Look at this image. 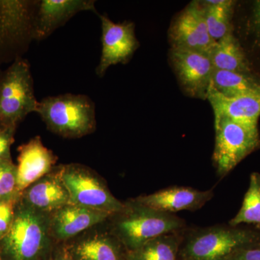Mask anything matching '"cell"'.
<instances>
[{
  "instance_id": "obj_1",
  "label": "cell",
  "mask_w": 260,
  "mask_h": 260,
  "mask_svg": "<svg viewBox=\"0 0 260 260\" xmlns=\"http://www.w3.org/2000/svg\"><path fill=\"white\" fill-rule=\"evenodd\" d=\"M124 204V209L111 216L110 232L126 251L136 250L154 238L186 229L184 220L174 214L152 209L134 199Z\"/></svg>"
},
{
  "instance_id": "obj_2",
  "label": "cell",
  "mask_w": 260,
  "mask_h": 260,
  "mask_svg": "<svg viewBox=\"0 0 260 260\" xmlns=\"http://www.w3.org/2000/svg\"><path fill=\"white\" fill-rule=\"evenodd\" d=\"M50 214L42 213L19 200L9 232L0 241L5 260H40L50 244Z\"/></svg>"
},
{
  "instance_id": "obj_22",
  "label": "cell",
  "mask_w": 260,
  "mask_h": 260,
  "mask_svg": "<svg viewBox=\"0 0 260 260\" xmlns=\"http://www.w3.org/2000/svg\"><path fill=\"white\" fill-rule=\"evenodd\" d=\"M210 87L224 96L232 97L259 88L260 80L254 75L214 70Z\"/></svg>"
},
{
  "instance_id": "obj_29",
  "label": "cell",
  "mask_w": 260,
  "mask_h": 260,
  "mask_svg": "<svg viewBox=\"0 0 260 260\" xmlns=\"http://www.w3.org/2000/svg\"><path fill=\"white\" fill-rule=\"evenodd\" d=\"M54 260H73V259L70 257V256L68 254V252L65 251V252L60 254V255L56 256Z\"/></svg>"
},
{
  "instance_id": "obj_7",
  "label": "cell",
  "mask_w": 260,
  "mask_h": 260,
  "mask_svg": "<svg viewBox=\"0 0 260 260\" xmlns=\"http://www.w3.org/2000/svg\"><path fill=\"white\" fill-rule=\"evenodd\" d=\"M39 0H0V68L23 57L34 40Z\"/></svg>"
},
{
  "instance_id": "obj_10",
  "label": "cell",
  "mask_w": 260,
  "mask_h": 260,
  "mask_svg": "<svg viewBox=\"0 0 260 260\" xmlns=\"http://www.w3.org/2000/svg\"><path fill=\"white\" fill-rule=\"evenodd\" d=\"M172 48L200 51L210 55L215 46L199 2H192L176 17L169 31Z\"/></svg>"
},
{
  "instance_id": "obj_17",
  "label": "cell",
  "mask_w": 260,
  "mask_h": 260,
  "mask_svg": "<svg viewBox=\"0 0 260 260\" xmlns=\"http://www.w3.org/2000/svg\"><path fill=\"white\" fill-rule=\"evenodd\" d=\"M206 99L211 104L215 118L224 116L235 120L258 123L260 116V87L247 93L226 97L210 86Z\"/></svg>"
},
{
  "instance_id": "obj_31",
  "label": "cell",
  "mask_w": 260,
  "mask_h": 260,
  "mask_svg": "<svg viewBox=\"0 0 260 260\" xmlns=\"http://www.w3.org/2000/svg\"><path fill=\"white\" fill-rule=\"evenodd\" d=\"M2 72H3V71H2L1 68H0V75H1Z\"/></svg>"
},
{
  "instance_id": "obj_6",
  "label": "cell",
  "mask_w": 260,
  "mask_h": 260,
  "mask_svg": "<svg viewBox=\"0 0 260 260\" xmlns=\"http://www.w3.org/2000/svg\"><path fill=\"white\" fill-rule=\"evenodd\" d=\"M215 143L213 160L219 177L229 174L238 164L260 148L258 123L215 118Z\"/></svg>"
},
{
  "instance_id": "obj_30",
  "label": "cell",
  "mask_w": 260,
  "mask_h": 260,
  "mask_svg": "<svg viewBox=\"0 0 260 260\" xmlns=\"http://www.w3.org/2000/svg\"><path fill=\"white\" fill-rule=\"evenodd\" d=\"M0 260H5V259H3V258H2L1 256H0Z\"/></svg>"
},
{
  "instance_id": "obj_15",
  "label": "cell",
  "mask_w": 260,
  "mask_h": 260,
  "mask_svg": "<svg viewBox=\"0 0 260 260\" xmlns=\"http://www.w3.org/2000/svg\"><path fill=\"white\" fill-rule=\"evenodd\" d=\"M111 216L104 212L70 203L50 214L51 237L61 242L69 240Z\"/></svg>"
},
{
  "instance_id": "obj_4",
  "label": "cell",
  "mask_w": 260,
  "mask_h": 260,
  "mask_svg": "<svg viewBox=\"0 0 260 260\" xmlns=\"http://www.w3.org/2000/svg\"><path fill=\"white\" fill-rule=\"evenodd\" d=\"M36 113L49 131L61 138H83L96 128L95 104L85 95L66 93L44 98Z\"/></svg>"
},
{
  "instance_id": "obj_16",
  "label": "cell",
  "mask_w": 260,
  "mask_h": 260,
  "mask_svg": "<svg viewBox=\"0 0 260 260\" xmlns=\"http://www.w3.org/2000/svg\"><path fill=\"white\" fill-rule=\"evenodd\" d=\"M20 200L30 208L51 214L70 204V194L61 181L57 167L25 189Z\"/></svg>"
},
{
  "instance_id": "obj_13",
  "label": "cell",
  "mask_w": 260,
  "mask_h": 260,
  "mask_svg": "<svg viewBox=\"0 0 260 260\" xmlns=\"http://www.w3.org/2000/svg\"><path fill=\"white\" fill-rule=\"evenodd\" d=\"M17 169V191L18 194L41 178L52 172L58 157L43 144L37 136L18 147Z\"/></svg>"
},
{
  "instance_id": "obj_23",
  "label": "cell",
  "mask_w": 260,
  "mask_h": 260,
  "mask_svg": "<svg viewBox=\"0 0 260 260\" xmlns=\"http://www.w3.org/2000/svg\"><path fill=\"white\" fill-rule=\"evenodd\" d=\"M242 223L253 225L260 231V174L253 172L249 179V185L244 195L239 213L229 221V225L239 226Z\"/></svg>"
},
{
  "instance_id": "obj_26",
  "label": "cell",
  "mask_w": 260,
  "mask_h": 260,
  "mask_svg": "<svg viewBox=\"0 0 260 260\" xmlns=\"http://www.w3.org/2000/svg\"><path fill=\"white\" fill-rule=\"evenodd\" d=\"M16 129L14 126H0V161H11L10 149L15 141Z\"/></svg>"
},
{
  "instance_id": "obj_28",
  "label": "cell",
  "mask_w": 260,
  "mask_h": 260,
  "mask_svg": "<svg viewBox=\"0 0 260 260\" xmlns=\"http://www.w3.org/2000/svg\"><path fill=\"white\" fill-rule=\"evenodd\" d=\"M229 260H260V241L244 246Z\"/></svg>"
},
{
  "instance_id": "obj_25",
  "label": "cell",
  "mask_w": 260,
  "mask_h": 260,
  "mask_svg": "<svg viewBox=\"0 0 260 260\" xmlns=\"http://www.w3.org/2000/svg\"><path fill=\"white\" fill-rule=\"evenodd\" d=\"M20 196L0 200V241L8 234L13 223L15 208Z\"/></svg>"
},
{
  "instance_id": "obj_8",
  "label": "cell",
  "mask_w": 260,
  "mask_h": 260,
  "mask_svg": "<svg viewBox=\"0 0 260 260\" xmlns=\"http://www.w3.org/2000/svg\"><path fill=\"white\" fill-rule=\"evenodd\" d=\"M58 172L70 194V203L114 215L125 207L105 181L90 168L78 164L61 165Z\"/></svg>"
},
{
  "instance_id": "obj_12",
  "label": "cell",
  "mask_w": 260,
  "mask_h": 260,
  "mask_svg": "<svg viewBox=\"0 0 260 260\" xmlns=\"http://www.w3.org/2000/svg\"><path fill=\"white\" fill-rule=\"evenodd\" d=\"M94 0H39L34 23V40L47 39L75 15L84 11L97 13Z\"/></svg>"
},
{
  "instance_id": "obj_21",
  "label": "cell",
  "mask_w": 260,
  "mask_h": 260,
  "mask_svg": "<svg viewBox=\"0 0 260 260\" xmlns=\"http://www.w3.org/2000/svg\"><path fill=\"white\" fill-rule=\"evenodd\" d=\"M201 4L208 31L215 42L233 32L232 21L235 1H205Z\"/></svg>"
},
{
  "instance_id": "obj_3",
  "label": "cell",
  "mask_w": 260,
  "mask_h": 260,
  "mask_svg": "<svg viewBox=\"0 0 260 260\" xmlns=\"http://www.w3.org/2000/svg\"><path fill=\"white\" fill-rule=\"evenodd\" d=\"M260 241V231L231 225L185 229L179 260H229L238 250Z\"/></svg>"
},
{
  "instance_id": "obj_14",
  "label": "cell",
  "mask_w": 260,
  "mask_h": 260,
  "mask_svg": "<svg viewBox=\"0 0 260 260\" xmlns=\"http://www.w3.org/2000/svg\"><path fill=\"white\" fill-rule=\"evenodd\" d=\"M214 196L213 189L200 191L187 186H174L135 198L140 204L152 209L174 214L181 210H199Z\"/></svg>"
},
{
  "instance_id": "obj_27",
  "label": "cell",
  "mask_w": 260,
  "mask_h": 260,
  "mask_svg": "<svg viewBox=\"0 0 260 260\" xmlns=\"http://www.w3.org/2000/svg\"><path fill=\"white\" fill-rule=\"evenodd\" d=\"M247 31L252 37L253 46L260 51V0L253 3L250 19L247 23Z\"/></svg>"
},
{
  "instance_id": "obj_19",
  "label": "cell",
  "mask_w": 260,
  "mask_h": 260,
  "mask_svg": "<svg viewBox=\"0 0 260 260\" xmlns=\"http://www.w3.org/2000/svg\"><path fill=\"white\" fill-rule=\"evenodd\" d=\"M210 56L215 70L237 72L257 77L251 68L242 44L233 32L215 43Z\"/></svg>"
},
{
  "instance_id": "obj_18",
  "label": "cell",
  "mask_w": 260,
  "mask_h": 260,
  "mask_svg": "<svg viewBox=\"0 0 260 260\" xmlns=\"http://www.w3.org/2000/svg\"><path fill=\"white\" fill-rule=\"evenodd\" d=\"M66 251L73 260H126V249L111 232L83 238Z\"/></svg>"
},
{
  "instance_id": "obj_11",
  "label": "cell",
  "mask_w": 260,
  "mask_h": 260,
  "mask_svg": "<svg viewBox=\"0 0 260 260\" xmlns=\"http://www.w3.org/2000/svg\"><path fill=\"white\" fill-rule=\"evenodd\" d=\"M170 59L186 93L191 97L206 99L215 70L209 54L172 48Z\"/></svg>"
},
{
  "instance_id": "obj_20",
  "label": "cell",
  "mask_w": 260,
  "mask_h": 260,
  "mask_svg": "<svg viewBox=\"0 0 260 260\" xmlns=\"http://www.w3.org/2000/svg\"><path fill=\"white\" fill-rule=\"evenodd\" d=\"M184 231L154 238L139 249L126 251V259L179 260V249L182 242Z\"/></svg>"
},
{
  "instance_id": "obj_5",
  "label": "cell",
  "mask_w": 260,
  "mask_h": 260,
  "mask_svg": "<svg viewBox=\"0 0 260 260\" xmlns=\"http://www.w3.org/2000/svg\"><path fill=\"white\" fill-rule=\"evenodd\" d=\"M38 105L30 63L19 58L0 75V126L18 127Z\"/></svg>"
},
{
  "instance_id": "obj_24",
  "label": "cell",
  "mask_w": 260,
  "mask_h": 260,
  "mask_svg": "<svg viewBox=\"0 0 260 260\" xmlns=\"http://www.w3.org/2000/svg\"><path fill=\"white\" fill-rule=\"evenodd\" d=\"M18 195L16 166L13 160L0 161V200Z\"/></svg>"
},
{
  "instance_id": "obj_9",
  "label": "cell",
  "mask_w": 260,
  "mask_h": 260,
  "mask_svg": "<svg viewBox=\"0 0 260 260\" xmlns=\"http://www.w3.org/2000/svg\"><path fill=\"white\" fill-rule=\"evenodd\" d=\"M102 23V55L95 69L99 78L113 65L126 64L140 47L134 23H115L107 15L99 14Z\"/></svg>"
}]
</instances>
